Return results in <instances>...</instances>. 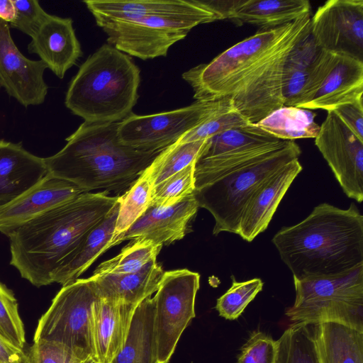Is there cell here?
I'll return each mask as SVG.
<instances>
[{"mask_svg":"<svg viewBox=\"0 0 363 363\" xmlns=\"http://www.w3.org/2000/svg\"><path fill=\"white\" fill-rule=\"evenodd\" d=\"M152 184L146 169L128 191L118 196L119 208L111 247L116 238L124 233L147 210L150 205Z\"/></svg>","mask_w":363,"mask_h":363,"instance_id":"cell-33","label":"cell"},{"mask_svg":"<svg viewBox=\"0 0 363 363\" xmlns=\"http://www.w3.org/2000/svg\"><path fill=\"white\" fill-rule=\"evenodd\" d=\"M308 13H311L308 0H240L230 20L265 30L292 23Z\"/></svg>","mask_w":363,"mask_h":363,"instance_id":"cell-26","label":"cell"},{"mask_svg":"<svg viewBox=\"0 0 363 363\" xmlns=\"http://www.w3.org/2000/svg\"><path fill=\"white\" fill-rule=\"evenodd\" d=\"M231 279L229 289L217 299L216 309L220 316L233 320L240 316L247 305L262 291L264 284L259 278L238 281L232 275Z\"/></svg>","mask_w":363,"mask_h":363,"instance_id":"cell-35","label":"cell"},{"mask_svg":"<svg viewBox=\"0 0 363 363\" xmlns=\"http://www.w3.org/2000/svg\"><path fill=\"white\" fill-rule=\"evenodd\" d=\"M16 16V9L12 0H0V18L11 23Z\"/></svg>","mask_w":363,"mask_h":363,"instance_id":"cell-45","label":"cell"},{"mask_svg":"<svg viewBox=\"0 0 363 363\" xmlns=\"http://www.w3.org/2000/svg\"><path fill=\"white\" fill-rule=\"evenodd\" d=\"M199 2L215 14L218 20L230 19L240 0L218 1L199 0Z\"/></svg>","mask_w":363,"mask_h":363,"instance_id":"cell-44","label":"cell"},{"mask_svg":"<svg viewBox=\"0 0 363 363\" xmlns=\"http://www.w3.org/2000/svg\"><path fill=\"white\" fill-rule=\"evenodd\" d=\"M80 363H99L95 358L89 357L83 360Z\"/></svg>","mask_w":363,"mask_h":363,"instance_id":"cell-46","label":"cell"},{"mask_svg":"<svg viewBox=\"0 0 363 363\" xmlns=\"http://www.w3.org/2000/svg\"><path fill=\"white\" fill-rule=\"evenodd\" d=\"M206 140L186 143L177 141L162 150L147 167L152 187L196 162Z\"/></svg>","mask_w":363,"mask_h":363,"instance_id":"cell-31","label":"cell"},{"mask_svg":"<svg viewBox=\"0 0 363 363\" xmlns=\"http://www.w3.org/2000/svg\"><path fill=\"white\" fill-rule=\"evenodd\" d=\"M0 363H30L28 353L0 337Z\"/></svg>","mask_w":363,"mask_h":363,"instance_id":"cell-43","label":"cell"},{"mask_svg":"<svg viewBox=\"0 0 363 363\" xmlns=\"http://www.w3.org/2000/svg\"><path fill=\"white\" fill-rule=\"evenodd\" d=\"M301 154L294 140H280L226 157L196 185L199 207L215 220L213 234L238 233L242 214L255 191L271 176Z\"/></svg>","mask_w":363,"mask_h":363,"instance_id":"cell-4","label":"cell"},{"mask_svg":"<svg viewBox=\"0 0 363 363\" xmlns=\"http://www.w3.org/2000/svg\"><path fill=\"white\" fill-rule=\"evenodd\" d=\"M311 13L281 27L258 30L233 45L208 64L182 74L196 101L230 97L266 61L310 26Z\"/></svg>","mask_w":363,"mask_h":363,"instance_id":"cell-6","label":"cell"},{"mask_svg":"<svg viewBox=\"0 0 363 363\" xmlns=\"http://www.w3.org/2000/svg\"><path fill=\"white\" fill-rule=\"evenodd\" d=\"M333 111L359 140H363V101L341 105Z\"/></svg>","mask_w":363,"mask_h":363,"instance_id":"cell-42","label":"cell"},{"mask_svg":"<svg viewBox=\"0 0 363 363\" xmlns=\"http://www.w3.org/2000/svg\"><path fill=\"white\" fill-rule=\"evenodd\" d=\"M276 341L259 330L252 332L240 349L237 363H274Z\"/></svg>","mask_w":363,"mask_h":363,"instance_id":"cell-40","label":"cell"},{"mask_svg":"<svg viewBox=\"0 0 363 363\" xmlns=\"http://www.w3.org/2000/svg\"><path fill=\"white\" fill-rule=\"evenodd\" d=\"M28 50L37 54L48 68L61 79L82 55L72 19L50 14L31 38Z\"/></svg>","mask_w":363,"mask_h":363,"instance_id":"cell-18","label":"cell"},{"mask_svg":"<svg viewBox=\"0 0 363 363\" xmlns=\"http://www.w3.org/2000/svg\"><path fill=\"white\" fill-rule=\"evenodd\" d=\"M47 174L44 158L26 150L21 142L0 140V204L21 196Z\"/></svg>","mask_w":363,"mask_h":363,"instance_id":"cell-20","label":"cell"},{"mask_svg":"<svg viewBox=\"0 0 363 363\" xmlns=\"http://www.w3.org/2000/svg\"><path fill=\"white\" fill-rule=\"evenodd\" d=\"M315 144L346 196L363 201V140L333 111H327Z\"/></svg>","mask_w":363,"mask_h":363,"instance_id":"cell-12","label":"cell"},{"mask_svg":"<svg viewBox=\"0 0 363 363\" xmlns=\"http://www.w3.org/2000/svg\"><path fill=\"white\" fill-rule=\"evenodd\" d=\"M42 60L26 57L15 45L9 25L0 18V86L25 107L43 104L48 86Z\"/></svg>","mask_w":363,"mask_h":363,"instance_id":"cell-14","label":"cell"},{"mask_svg":"<svg viewBox=\"0 0 363 363\" xmlns=\"http://www.w3.org/2000/svg\"><path fill=\"white\" fill-rule=\"evenodd\" d=\"M28 355L30 363H80L83 360L64 344L45 340L34 341Z\"/></svg>","mask_w":363,"mask_h":363,"instance_id":"cell-41","label":"cell"},{"mask_svg":"<svg viewBox=\"0 0 363 363\" xmlns=\"http://www.w3.org/2000/svg\"><path fill=\"white\" fill-rule=\"evenodd\" d=\"M200 275L186 269L164 272L154 296L157 363H168L184 329L195 317Z\"/></svg>","mask_w":363,"mask_h":363,"instance_id":"cell-11","label":"cell"},{"mask_svg":"<svg viewBox=\"0 0 363 363\" xmlns=\"http://www.w3.org/2000/svg\"><path fill=\"white\" fill-rule=\"evenodd\" d=\"M153 323L154 301L150 296L136 306L125 343L111 363H157Z\"/></svg>","mask_w":363,"mask_h":363,"instance_id":"cell-27","label":"cell"},{"mask_svg":"<svg viewBox=\"0 0 363 363\" xmlns=\"http://www.w3.org/2000/svg\"><path fill=\"white\" fill-rule=\"evenodd\" d=\"M118 199L105 190L85 192L26 222L8 236L10 264L37 287L52 284L62 261Z\"/></svg>","mask_w":363,"mask_h":363,"instance_id":"cell-1","label":"cell"},{"mask_svg":"<svg viewBox=\"0 0 363 363\" xmlns=\"http://www.w3.org/2000/svg\"><path fill=\"white\" fill-rule=\"evenodd\" d=\"M119 123H82L61 150L44 158L48 173L86 192L132 185L162 150L145 152L123 145Z\"/></svg>","mask_w":363,"mask_h":363,"instance_id":"cell-3","label":"cell"},{"mask_svg":"<svg viewBox=\"0 0 363 363\" xmlns=\"http://www.w3.org/2000/svg\"><path fill=\"white\" fill-rule=\"evenodd\" d=\"M272 242L294 279L342 274L363 264V216L354 203H323Z\"/></svg>","mask_w":363,"mask_h":363,"instance_id":"cell-2","label":"cell"},{"mask_svg":"<svg viewBox=\"0 0 363 363\" xmlns=\"http://www.w3.org/2000/svg\"><path fill=\"white\" fill-rule=\"evenodd\" d=\"M251 123L239 113L233 104L221 110L206 121L183 135L179 143L206 140L228 129Z\"/></svg>","mask_w":363,"mask_h":363,"instance_id":"cell-38","label":"cell"},{"mask_svg":"<svg viewBox=\"0 0 363 363\" xmlns=\"http://www.w3.org/2000/svg\"><path fill=\"white\" fill-rule=\"evenodd\" d=\"M315 116L308 109L283 106L255 124L279 140L294 141L317 136L320 125L315 122Z\"/></svg>","mask_w":363,"mask_h":363,"instance_id":"cell-29","label":"cell"},{"mask_svg":"<svg viewBox=\"0 0 363 363\" xmlns=\"http://www.w3.org/2000/svg\"><path fill=\"white\" fill-rule=\"evenodd\" d=\"M276 346L274 363H318L311 324L292 323Z\"/></svg>","mask_w":363,"mask_h":363,"instance_id":"cell-32","label":"cell"},{"mask_svg":"<svg viewBox=\"0 0 363 363\" xmlns=\"http://www.w3.org/2000/svg\"><path fill=\"white\" fill-rule=\"evenodd\" d=\"M362 95L363 62L337 55L333 68L303 108L333 111L341 105L363 101Z\"/></svg>","mask_w":363,"mask_h":363,"instance_id":"cell-23","label":"cell"},{"mask_svg":"<svg viewBox=\"0 0 363 363\" xmlns=\"http://www.w3.org/2000/svg\"><path fill=\"white\" fill-rule=\"evenodd\" d=\"M162 247V245L149 240H133L118 255L100 264L93 272V276L136 272L156 259Z\"/></svg>","mask_w":363,"mask_h":363,"instance_id":"cell-34","label":"cell"},{"mask_svg":"<svg viewBox=\"0 0 363 363\" xmlns=\"http://www.w3.org/2000/svg\"><path fill=\"white\" fill-rule=\"evenodd\" d=\"M318 363H363V332L336 322L313 325Z\"/></svg>","mask_w":363,"mask_h":363,"instance_id":"cell-25","label":"cell"},{"mask_svg":"<svg viewBox=\"0 0 363 363\" xmlns=\"http://www.w3.org/2000/svg\"><path fill=\"white\" fill-rule=\"evenodd\" d=\"M231 104L229 97H223L151 115L132 113L119 123L118 136L123 145L136 150L161 151Z\"/></svg>","mask_w":363,"mask_h":363,"instance_id":"cell-9","label":"cell"},{"mask_svg":"<svg viewBox=\"0 0 363 363\" xmlns=\"http://www.w3.org/2000/svg\"><path fill=\"white\" fill-rule=\"evenodd\" d=\"M136 306L100 297L96 301L93 333L95 357L99 363H111L121 350Z\"/></svg>","mask_w":363,"mask_h":363,"instance_id":"cell-21","label":"cell"},{"mask_svg":"<svg viewBox=\"0 0 363 363\" xmlns=\"http://www.w3.org/2000/svg\"><path fill=\"white\" fill-rule=\"evenodd\" d=\"M298 159L284 166L253 194L242 214L238 235L252 242L264 231L292 182L302 171Z\"/></svg>","mask_w":363,"mask_h":363,"instance_id":"cell-17","label":"cell"},{"mask_svg":"<svg viewBox=\"0 0 363 363\" xmlns=\"http://www.w3.org/2000/svg\"><path fill=\"white\" fill-rule=\"evenodd\" d=\"M163 274L154 259L136 272L92 275L90 278L101 298L138 306L157 291Z\"/></svg>","mask_w":363,"mask_h":363,"instance_id":"cell-24","label":"cell"},{"mask_svg":"<svg viewBox=\"0 0 363 363\" xmlns=\"http://www.w3.org/2000/svg\"><path fill=\"white\" fill-rule=\"evenodd\" d=\"M0 337L24 349L25 331L17 300L11 290L0 281Z\"/></svg>","mask_w":363,"mask_h":363,"instance_id":"cell-37","label":"cell"},{"mask_svg":"<svg viewBox=\"0 0 363 363\" xmlns=\"http://www.w3.org/2000/svg\"><path fill=\"white\" fill-rule=\"evenodd\" d=\"M296 297L285 312L294 323L336 322L363 332V264L339 274L294 278Z\"/></svg>","mask_w":363,"mask_h":363,"instance_id":"cell-7","label":"cell"},{"mask_svg":"<svg viewBox=\"0 0 363 363\" xmlns=\"http://www.w3.org/2000/svg\"><path fill=\"white\" fill-rule=\"evenodd\" d=\"M309 32L294 46L286 61L282 79L284 106L298 107L319 50Z\"/></svg>","mask_w":363,"mask_h":363,"instance_id":"cell-28","label":"cell"},{"mask_svg":"<svg viewBox=\"0 0 363 363\" xmlns=\"http://www.w3.org/2000/svg\"><path fill=\"white\" fill-rule=\"evenodd\" d=\"M85 192L74 184L48 173L21 196L0 204V233L8 237L26 222Z\"/></svg>","mask_w":363,"mask_h":363,"instance_id":"cell-15","label":"cell"},{"mask_svg":"<svg viewBox=\"0 0 363 363\" xmlns=\"http://www.w3.org/2000/svg\"><path fill=\"white\" fill-rule=\"evenodd\" d=\"M310 32L320 49L363 62V1H327L311 18Z\"/></svg>","mask_w":363,"mask_h":363,"instance_id":"cell-13","label":"cell"},{"mask_svg":"<svg viewBox=\"0 0 363 363\" xmlns=\"http://www.w3.org/2000/svg\"><path fill=\"white\" fill-rule=\"evenodd\" d=\"M140 72L130 57L104 44L72 78L65 106L86 123L121 122L133 113L137 103Z\"/></svg>","mask_w":363,"mask_h":363,"instance_id":"cell-5","label":"cell"},{"mask_svg":"<svg viewBox=\"0 0 363 363\" xmlns=\"http://www.w3.org/2000/svg\"><path fill=\"white\" fill-rule=\"evenodd\" d=\"M215 21L206 16H152L132 21L97 20L108 44L142 60L165 57L169 48L195 26Z\"/></svg>","mask_w":363,"mask_h":363,"instance_id":"cell-10","label":"cell"},{"mask_svg":"<svg viewBox=\"0 0 363 363\" xmlns=\"http://www.w3.org/2000/svg\"><path fill=\"white\" fill-rule=\"evenodd\" d=\"M199 205L192 194L169 206L150 205L143 214L122 235L113 247L123 241L146 239L164 245L182 239Z\"/></svg>","mask_w":363,"mask_h":363,"instance_id":"cell-16","label":"cell"},{"mask_svg":"<svg viewBox=\"0 0 363 363\" xmlns=\"http://www.w3.org/2000/svg\"><path fill=\"white\" fill-rule=\"evenodd\" d=\"M195 164L196 162L187 166L153 186L150 205L172 206L194 194Z\"/></svg>","mask_w":363,"mask_h":363,"instance_id":"cell-36","label":"cell"},{"mask_svg":"<svg viewBox=\"0 0 363 363\" xmlns=\"http://www.w3.org/2000/svg\"><path fill=\"white\" fill-rule=\"evenodd\" d=\"M96 21H132L152 16L217 17L199 0L83 1Z\"/></svg>","mask_w":363,"mask_h":363,"instance_id":"cell-19","label":"cell"},{"mask_svg":"<svg viewBox=\"0 0 363 363\" xmlns=\"http://www.w3.org/2000/svg\"><path fill=\"white\" fill-rule=\"evenodd\" d=\"M280 140H282L255 123L235 127L208 138L198 160L247 150Z\"/></svg>","mask_w":363,"mask_h":363,"instance_id":"cell-30","label":"cell"},{"mask_svg":"<svg viewBox=\"0 0 363 363\" xmlns=\"http://www.w3.org/2000/svg\"><path fill=\"white\" fill-rule=\"evenodd\" d=\"M99 298L90 277L63 285L38 320L33 341L58 342L71 348L82 359H96L93 321L94 306Z\"/></svg>","mask_w":363,"mask_h":363,"instance_id":"cell-8","label":"cell"},{"mask_svg":"<svg viewBox=\"0 0 363 363\" xmlns=\"http://www.w3.org/2000/svg\"><path fill=\"white\" fill-rule=\"evenodd\" d=\"M16 9L14 20L10 26L33 38L40 30L49 14L37 0H12Z\"/></svg>","mask_w":363,"mask_h":363,"instance_id":"cell-39","label":"cell"},{"mask_svg":"<svg viewBox=\"0 0 363 363\" xmlns=\"http://www.w3.org/2000/svg\"><path fill=\"white\" fill-rule=\"evenodd\" d=\"M119 208L118 199L111 210L82 238L52 275V283L65 285L79 278L104 252L111 248Z\"/></svg>","mask_w":363,"mask_h":363,"instance_id":"cell-22","label":"cell"}]
</instances>
